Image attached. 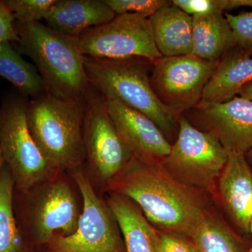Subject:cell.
Masks as SVG:
<instances>
[{
    "mask_svg": "<svg viewBox=\"0 0 252 252\" xmlns=\"http://www.w3.org/2000/svg\"><path fill=\"white\" fill-rule=\"evenodd\" d=\"M252 102V81L244 86L239 92L238 95Z\"/></svg>",
    "mask_w": 252,
    "mask_h": 252,
    "instance_id": "f546056e",
    "label": "cell"
},
{
    "mask_svg": "<svg viewBox=\"0 0 252 252\" xmlns=\"http://www.w3.org/2000/svg\"><path fill=\"white\" fill-rule=\"evenodd\" d=\"M109 117L132 158L160 165L170 154L172 144L157 124L135 109L114 99H107Z\"/></svg>",
    "mask_w": 252,
    "mask_h": 252,
    "instance_id": "4fadbf2b",
    "label": "cell"
},
{
    "mask_svg": "<svg viewBox=\"0 0 252 252\" xmlns=\"http://www.w3.org/2000/svg\"><path fill=\"white\" fill-rule=\"evenodd\" d=\"M114 193L130 199L158 229L189 236L211 207L207 194L174 180L160 165L132 158L109 182Z\"/></svg>",
    "mask_w": 252,
    "mask_h": 252,
    "instance_id": "6da1fadb",
    "label": "cell"
},
{
    "mask_svg": "<svg viewBox=\"0 0 252 252\" xmlns=\"http://www.w3.org/2000/svg\"><path fill=\"white\" fill-rule=\"evenodd\" d=\"M155 243L157 252H199L189 237L174 232L157 229Z\"/></svg>",
    "mask_w": 252,
    "mask_h": 252,
    "instance_id": "484cf974",
    "label": "cell"
},
{
    "mask_svg": "<svg viewBox=\"0 0 252 252\" xmlns=\"http://www.w3.org/2000/svg\"><path fill=\"white\" fill-rule=\"evenodd\" d=\"M172 2L191 16L215 12L225 14L223 0H172Z\"/></svg>",
    "mask_w": 252,
    "mask_h": 252,
    "instance_id": "4316f807",
    "label": "cell"
},
{
    "mask_svg": "<svg viewBox=\"0 0 252 252\" xmlns=\"http://www.w3.org/2000/svg\"><path fill=\"white\" fill-rule=\"evenodd\" d=\"M193 53L200 59L216 61L235 46L234 38L224 14L215 12L192 16Z\"/></svg>",
    "mask_w": 252,
    "mask_h": 252,
    "instance_id": "ffe728a7",
    "label": "cell"
},
{
    "mask_svg": "<svg viewBox=\"0 0 252 252\" xmlns=\"http://www.w3.org/2000/svg\"><path fill=\"white\" fill-rule=\"evenodd\" d=\"M116 15L104 0H57L44 21L50 29L78 38L112 21Z\"/></svg>",
    "mask_w": 252,
    "mask_h": 252,
    "instance_id": "9a60e30c",
    "label": "cell"
},
{
    "mask_svg": "<svg viewBox=\"0 0 252 252\" xmlns=\"http://www.w3.org/2000/svg\"><path fill=\"white\" fill-rule=\"evenodd\" d=\"M252 81V57L233 46L218 61L204 89L202 101L227 102L238 95L240 90Z\"/></svg>",
    "mask_w": 252,
    "mask_h": 252,
    "instance_id": "e0dca14e",
    "label": "cell"
},
{
    "mask_svg": "<svg viewBox=\"0 0 252 252\" xmlns=\"http://www.w3.org/2000/svg\"><path fill=\"white\" fill-rule=\"evenodd\" d=\"M233 225L250 235L252 218V170L245 154L230 153L217 180L216 195Z\"/></svg>",
    "mask_w": 252,
    "mask_h": 252,
    "instance_id": "5bb4252c",
    "label": "cell"
},
{
    "mask_svg": "<svg viewBox=\"0 0 252 252\" xmlns=\"http://www.w3.org/2000/svg\"><path fill=\"white\" fill-rule=\"evenodd\" d=\"M80 215L75 196L67 182L49 180L32 202L31 228L36 240L47 244L55 235L74 233Z\"/></svg>",
    "mask_w": 252,
    "mask_h": 252,
    "instance_id": "7c38bea8",
    "label": "cell"
},
{
    "mask_svg": "<svg viewBox=\"0 0 252 252\" xmlns=\"http://www.w3.org/2000/svg\"><path fill=\"white\" fill-rule=\"evenodd\" d=\"M78 39L86 57H139L152 62L162 57L156 46L149 18L139 14H117L108 23L86 31Z\"/></svg>",
    "mask_w": 252,
    "mask_h": 252,
    "instance_id": "9c48e42d",
    "label": "cell"
},
{
    "mask_svg": "<svg viewBox=\"0 0 252 252\" xmlns=\"http://www.w3.org/2000/svg\"><path fill=\"white\" fill-rule=\"evenodd\" d=\"M231 28L235 46L252 57V11L234 15L225 13Z\"/></svg>",
    "mask_w": 252,
    "mask_h": 252,
    "instance_id": "cb8c5ba5",
    "label": "cell"
},
{
    "mask_svg": "<svg viewBox=\"0 0 252 252\" xmlns=\"http://www.w3.org/2000/svg\"><path fill=\"white\" fill-rule=\"evenodd\" d=\"M73 178L80 190L84 208L77 230L72 235H55L48 243L49 252H126L124 239L108 204L97 196L81 170Z\"/></svg>",
    "mask_w": 252,
    "mask_h": 252,
    "instance_id": "52a82bcc",
    "label": "cell"
},
{
    "mask_svg": "<svg viewBox=\"0 0 252 252\" xmlns=\"http://www.w3.org/2000/svg\"><path fill=\"white\" fill-rule=\"evenodd\" d=\"M84 137L86 158L104 182L117 177L132 158L109 117L105 98L91 86L84 97Z\"/></svg>",
    "mask_w": 252,
    "mask_h": 252,
    "instance_id": "30bf717a",
    "label": "cell"
},
{
    "mask_svg": "<svg viewBox=\"0 0 252 252\" xmlns=\"http://www.w3.org/2000/svg\"><path fill=\"white\" fill-rule=\"evenodd\" d=\"M84 65L89 83L104 98L135 109L157 124L172 144L178 134V119L158 99L150 75L153 62L144 58L124 59L86 57Z\"/></svg>",
    "mask_w": 252,
    "mask_h": 252,
    "instance_id": "7a4b0ae2",
    "label": "cell"
},
{
    "mask_svg": "<svg viewBox=\"0 0 252 252\" xmlns=\"http://www.w3.org/2000/svg\"><path fill=\"white\" fill-rule=\"evenodd\" d=\"M15 21L16 19L4 1H0V44L19 41Z\"/></svg>",
    "mask_w": 252,
    "mask_h": 252,
    "instance_id": "83f0119b",
    "label": "cell"
},
{
    "mask_svg": "<svg viewBox=\"0 0 252 252\" xmlns=\"http://www.w3.org/2000/svg\"><path fill=\"white\" fill-rule=\"evenodd\" d=\"M116 14H135L150 18L162 6L168 4L167 0H104Z\"/></svg>",
    "mask_w": 252,
    "mask_h": 252,
    "instance_id": "d4e9b609",
    "label": "cell"
},
{
    "mask_svg": "<svg viewBox=\"0 0 252 252\" xmlns=\"http://www.w3.org/2000/svg\"><path fill=\"white\" fill-rule=\"evenodd\" d=\"M156 46L163 57L193 53L192 16L172 1L149 18Z\"/></svg>",
    "mask_w": 252,
    "mask_h": 252,
    "instance_id": "2e32d148",
    "label": "cell"
},
{
    "mask_svg": "<svg viewBox=\"0 0 252 252\" xmlns=\"http://www.w3.org/2000/svg\"><path fill=\"white\" fill-rule=\"evenodd\" d=\"M4 162L3 160L2 154H1V148H0V172H1V169H2L3 165H4Z\"/></svg>",
    "mask_w": 252,
    "mask_h": 252,
    "instance_id": "1f68e13d",
    "label": "cell"
},
{
    "mask_svg": "<svg viewBox=\"0 0 252 252\" xmlns=\"http://www.w3.org/2000/svg\"><path fill=\"white\" fill-rule=\"evenodd\" d=\"M57 0H4L18 23L39 22L44 19Z\"/></svg>",
    "mask_w": 252,
    "mask_h": 252,
    "instance_id": "603a6c76",
    "label": "cell"
},
{
    "mask_svg": "<svg viewBox=\"0 0 252 252\" xmlns=\"http://www.w3.org/2000/svg\"><path fill=\"white\" fill-rule=\"evenodd\" d=\"M245 157H246L247 160H248L249 165H250L252 170V149L248 151L246 154H245Z\"/></svg>",
    "mask_w": 252,
    "mask_h": 252,
    "instance_id": "4dcf8cb0",
    "label": "cell"
},
{
    "mask_svg": "<svg viewBox=\"0 0 252 252\" xmlns=\"http://www.w3.org/2000/svg\"><path fill=\"white\" fill-rule=\"evenodd\" d=\"M199 252H252V243L244 238L212 206L189 235Z\"/></svg>",
    "mask_w": 252,
    "mask_h": 252,
    "instance_id": "d6986e66",
    "label": "cell"
},
{
    "mask_svg": "<svg viewBox=\"0 0 252 252\" xmlns=\"http://www.w3.org/2000/svg\"><path fill=\"white\" fill-rule=\"evenodd\" d=\"M217 64L193 54L162 56L153 62L151 85L162 105L179 120L201 101Z\"/></svg>",
    "mask_w": 252,
    "mask_h": 252,
    "instance_id": "ba28073f",
    "label": "cell"
},
{
    "mask_svg": "<svg viewBox=\"0 0 252 252\" xmlns=\"http://www.w3.org/2000/svg\"><path fill=\"white\" fill-rule=\"evenodd\" d=\"M27 121L43 157L56 171L81 166L86 158L84 97L70 100L46 92L28 102Z\"/></svg>",
    "mask_w": 252,
    "mask_h": 252,
    "instance_id": "277c9868",
    "label": "cell"
},
{
    "mask_svg": "<svg viewBox=\"0 0 252 252\" xmlns=\"http://www.w3.org/2000/svg\"><path fill=\"white\" fill-rule=\"evenodd\" d=\"M182 116L216 137L229 154H245L252 149V102L249 99L236 96L220 103L201 100Z\"/></svg>",
    "mask_w": 252,
    "mask_h": 252,
    "instance_id": "8fae6325",
    "label": "cell"
},
{
    "mask_svg": "<svg viewBox=\"0 0 252 252\" xmlns=\"http://www.w3.org/2000/svg\"><path fill=\"white\" fill-rule=\"evenodd\" d=\"M250 234L251 235L252 237V218L251 222H250Z\"/></svg>",
    "mask_w": 252,
    "mask_h": 252,
    "instance_id": "d6a6232c",
    "label": "cell"
},
{
    "mask_svg": "<svg viewBox=\"0 0 252 252\" xmlns=\"http://www.w3.org/2000/svg\"><path fill=\"white\" fill-rule=\"evenodd\" d=\"M16 28L20 48L34 63L48 92L61 99H84L91 84L78 38L40 22L18 23Z\"/></svg>",
    "mask_w": 252,
    "mask_h": 252,
    "instance_id": "3957f363",
    "label": "cell"
},
{
    "mask_svg": "<svg viewBox=\"0 0 252 252\" xmlns=\"http://www.w3.org/2000/svg\"><path fill=\"white\" fill-rule=\"evenodd\" d=\"M228 156L216 137L196 128L182 116L177 138L160 165L182 185L215 198L217 180Z\"/></svg>",
    "mask_w": 252,
    "mask_h": 252,
    "instance_id": "5b68a950",
    "label": "cell"
},
{
    "mask_svg": "<svg viewBox=\"0 0 252 252\" xmlns=\"http://www.w3.org/2000/svg\"><path fill=\"white\" fill-rule=\"evenodd\" d=\"M15 182L4 164L0 172V252H21L23 239L14 210Z\"/></svg>",
    "mask_w": 252,
    "mask_h": 252,
    "instance_id": "7402d4cb",
    "label": "cell"
},
{
    "mask_svg": "<svg viewBox=\"0 0 252 252\" xmlns=\"http://www.w3.org/2000/svg\"><path fill=\"white\" fill-rule=\"evenodd\" d=\"M0 77L11 83L23 95L32 99L48 92L36 68L23 59L10 43L0 44Z\"/></svg>",
    "mask_w": 252,
    "mask_h": 252,
    "instance_id": "44dd1931",
    "label": "cell"
},
{
    "mask_svg": "<svg viewBox=\"0 0 252 252\" xmlns=\"http://www.w3.org/2000/svg\"><path fill=\"white\" fill-rule=\"evenodd\" d=\"M124 239L126 252H157L156 230L130 199L114 193L108 200Z\"/></svg>",
    "mask_w": 252,
    "mask_h": 252,
    "instance_id": "ac0fdd59",
    "label": "cell"
},
{
    "mask_svg": "<svg viewBox=\"0 0 252 252\" xmlns=\"http://www.w3.org/2000/svg\"><path fill=\"white\" fill-rule=\"evenodd\" d=\"M241 7L252 8V0H223L224 13Z\"/></svg>",
    "mask_w": 252,
    "mask_h": 252,
    "instance_id": "f1b7e54d",
    "label": "cell"
},
{
    "mask_svg": "<svg viewBox=\"0 0 252 252\" xmlns=\"http://www.w3.org/2000/svg\"><path fill=\"white\" fill-rule=\"evenodd\" d=\"M28 102L21 97L6 99L0 109V148L15 187L27 193L49 181L57 172L43 157L28 127Z\"/></svg>",
    "mask_w": 252,
    "mask_h": 252,
    "instance_id": "8992f818",
    "label": "cell"
}]
</instances>
